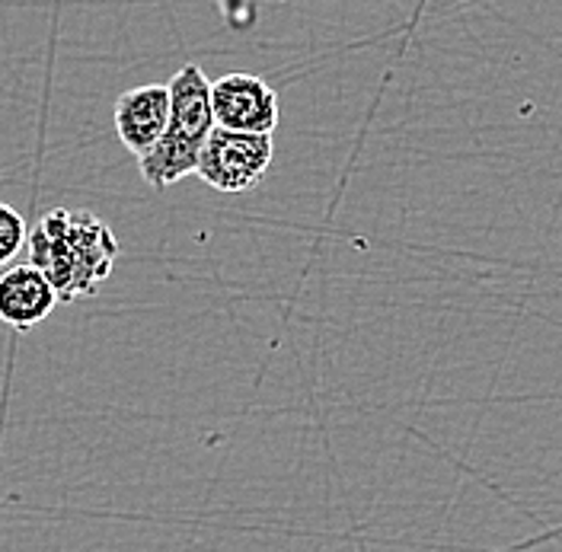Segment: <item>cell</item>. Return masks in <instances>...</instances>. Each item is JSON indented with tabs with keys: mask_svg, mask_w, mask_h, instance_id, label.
<instances>
[{
	"mask_svg": "<svg viewBox=\"0 0 562 552\" xmlns=\"http://www.w3.org/2000/svg\"><path fill=\"white\" fill-rule=\"evenodd\" d=\"M30 262L52 281L58 301L93 297L112 275L119 240L93 211L55 207L26 237Z\"/></svg>",
	"mask_w": 562,
	"mask_h": 552,
	"instance_id": "cell-1",
	"label": "cell"
},
{
	"mask_svg": "<svg viewBox=\"0 0 562 552\" xmlns=\"http://www.w3.org/2000/svg\"><path fill=\"white\" fill-rule=\"evenodd\" d=\"M170 87V122L164 138L138 160L140 176L154 189H167L199 170L202 147L214 128L211 115V83L199 65H182Z\"/></svg>",
	"mask_w": 562,
	"mask_h": 552,
	"instance_id": "cell-2",
	"label": "cell"
},
{
	"mask_svg": "<svg viewBox=\"0 0 562 552\" xmlns=\"http://www.w3.org/2000/svg\"><path fill=\"white\" fill-rule=\"evenodd\" d=\"M272 154H276L272 135L231 132L214 125L202 147L195 176L217 192L237 195L262 182L266 170L272 167Z\"/></svg>",
	"mask_w": 562,
	"mask_h": 552,
	"instance_id": "cell-3",
	"label": "cell"
},
{
	"mask_svg": "<svg viewBox=\"0 0 562 552\" xmlns=\"http://www.w3.org/2000/svg\"><path fill=\"white\" fill-rule=\"evenodd\" d=\"M211 115L217 128L272 135L279 128V93L256 74H224L211 83Z\"/></svg>",
	"mask_w": 562,
	"mask_h": 552,
	"instance_id": "cell-4",
	"label": "cell"
},
{
	"mask_svg": "<svg viewBox=\"0 0 562 552\" xmlns=\"http://www.w3.org/2000/svg\"><path fill=\"white\" fill-rule=\"evenodd\" d=\"M170 122V87L167 83H144L125 90L115 100V135L122 147L135 157H144L164 138Z\"/></svg>",
	"mask_w": 562,
	"mask_h": 552,
	"instance_id": "cell-5",
	"label": "cell"
},
{
	"mask_svg": "<svg viewBox=\"0 0 562 552\" xmlns=\"http://www.w3.org/2000/svg\"><path fill=\"white\" fill-rule=\"evenodd\" d=\"M55 307H58V294L33 262L13 266L0 275V323L26 333L42 319H48Z\"/></svg>",
	"mask_w": 562,
	"mask_h": 552,
	"instance_id": "cell-6",
	"label": "cell"
},
{
	"mask_svg": "<svg viewBox=\"0 0 562 552\" xmlns=\"http://www.w3.org/2000/svg\"><path fill=\"white\" fill-rule=\"evenodd\" d=\"M26 221L13 205L0 202V266L13 262V256H20V249L26 246Z\"/></svg>",
	"mask_w": 562,
	"mask_h": 552,
	"instance_id": "cell-7",
	"label": "cell"
}]
</instances>
